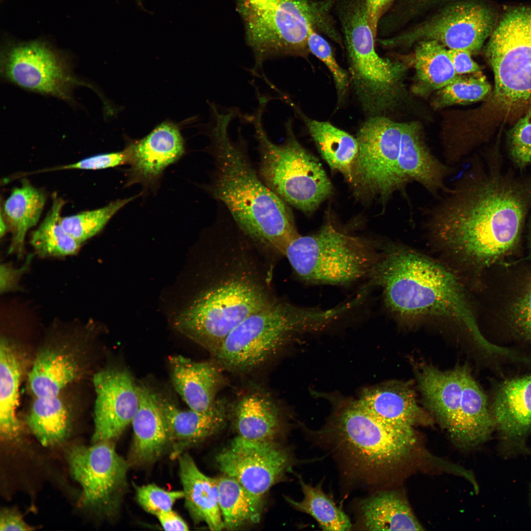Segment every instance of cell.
<instances>
[{
    "mask_svg": "<svg viewBox=\"0 0 531 531\" xmlns=\"http://www.w3.org/2000/svg\"><path fill=\"white\" fill-rule=\"evenodd\" d=\"M455 181L427 211V228L437 243L462 261L488 264L517 242L531 206V178L472 165Z\"/></svg>",
    "mask_w": 531,
    "mask_h": 531,
    "instance_id": "obj_1",
    "label": "cell"
},
{
    "mask_svg": "<svg viewBox=\"0 0 531 531\" xmlns=\"http://www.w3.org/2000/svg\"><path fill=\"white\" fill-rule=\"evenodd\" d=\"M214 256L208 283L174 319V328L215 355L229 334L247 317L276 300L272 266L230 217L209 228Z\"/></svg>",
    "mask_w": 531,
    "mask_h": 531,
    "instance_id": "obj_2",
    "label": "cell"
},
{
    "mask_svg": "<svg viewBox=\"0 0 531 531\" xmlns=\"http://www.w3.org/2000/svg\"><path fill=\"white\" fill-rule=\"evenodd\" d=\"M211 112L206 150L212 158L213 169L205 189L248 237L284 255L289 243L299 235L290 208L254 168L240 129L236 141L230 139L228 129L236 112L214 108Z\"/></svg>",
    "mask_w": 531,
    "mask_h": 531,
    "instance_id": "obj_3",
    "label": "cell"
},
{
    "mask_svg": "<svg viewBox=\"0 0 531 531\" xmlns=\"http://www.w3.org/2000/svg\"><path fill=\"white\" fill-rule=\"evenodd\" d=\"M381 251L370 283L382 287L385 305L401 318L436 316L464 325L481 348L490 342L480 333L465 294L441 265L407 248L389 244Z\"/></svg>",
    "mask_w": 531,
    "mask_h": 531,
    "instance_id": "obj_4",
    "label": "cell"
},
{
    "mask_svg": "<svg viewBox=\"0 0 531 531\" xmlns=\"http://www.w3.org/2000/svg\"><path fill=\"white\" fill-rule=\"evenodd\" d=\"M335 0H237L256 74L267 59L308 55L310 28L343 47L332 15Z\"/></svg>",
    "mask_w": 531,
    "mask_h": 531,
    "instance_id": "obj_5",
    "label": "cell"
},
{
    "mask_svg": "<svg viewBox=\"0 0 531 531\" xmlns=\"http://www.w3.org/2000/svg\"><path fill=\"white\" fill-rule=\"evenodd\" d=\"M340 314L338 306L324 310L276 299L239 324L214 356L228 371L248 372L274 356L296 334L323 329Z\"/></svg>",
    "mask_w": 531,
    "mask_h": 531,
    "instance_id": "obj_6",
    "label": "cell"
},
{
    "mask_svg": "<svg viewBox=\"0 0 531 531\" xmlns=\"http://www.w3.org/2000/svg\"><path fill=\"white\" fill-rule=\"evenodd\" d=\"M266 103L258 102L248 119L254 127L260 154L258 174L265 184L287 204L305 212L317 208L329 195L332 186L320 163L298 142L292 121L286 122V139L273 143L263 126Z\"/></svg>",
    "mask_w": 531,
    "mask_h": 531,
    "instance_id": "obj_7",
    "label": "cell"
},
{
    "mask_svg": "<svg viewBox=\"0 0 531 531\" xmlns=\"http://www.w3.org/2000/svg\"><path fill=\"white\" fill-rule=\"evenodd\" d=\"M328 428L334 447L355 473L374 481L408 456L416 442L413 428H398L370 415L357 400L338 405Z\"/></svg>",
    "mask_w": 531,
    "mask_h": 531,
    "instance_id": "obj_8",
    "label": "cell"
},
{
    "mask_svg": "<svg viewBox=\"0 0 531 531\" xmlns=\"http://www.w3.org/2000/svg\"><path fill=\"white\" fill-rule=\"evenodd\" d=\"M380 253L369 240L326 224L314 235L295 237L284 256L303 281L343 285L369 279Z\"/></svg>",
    "mask_w": 531,
    "mask_h": 531,
    "instance_id": "obj_9",
    "label": "cell"
},
{
    "mask_svg": "<svg viewBox=\"0 0 531 531\" xmlns=\"http://www.w3.org/2000/svg\"><path fill=\"white\" fill-rule=\"evenodd\" d=\"M486 55L496 100L507 108L531 102V6L507 9L490 35Z\"/></svg>",
    "mask_w": 531,
    "mask_h": 531,
    "instance_id": "obj_10",
    "label": "cell"
},
{
    "mask_svg": "<svg viewBox=\"0 0 531 531\" xmlns=\"http://www.w3.org/2000/svg\"><path fill=\"white\" fill-rule=\"evenodd\" d=\"M376 37L367 27L357 26L344 37L354 89L370 117L380 116L397 99L405 66L380 57Z\"/></svg>",
    "mask_w": 531,
    "mask_h": 531,
    "instance_id": "obj_11",
    "label": "cell"
},
{
    "mask_svg": "<svg viewBox=\"0 0 531 531\" xmlns=\"http://www.w3.org/2000/svg\"><path fill=\"white\" fill-rule=\"evenodd\" d=\"M403 127L382 115L370 117L361 126L352 182L360 190L386 199L405 188L397 170Z\"/></svg>",
    "mask_w": 531,
    "mask_h": 531,
    "instance_id": "obj_12",
    "label": "cell"
},
{
    "mask_svg": "<svg viewBox=\"0 0 531 531\" xmlns=\"http://www.w3.org/2000/svg\"><path fill=\"white\" fill-rule=\"evenodd\" d=\"M223 474L237 481L259 503L267 491L292 468L288 451L271 441L237 436L216 456Z\"/></svg>",
    "mask_w": 531,
    "mask_h": 531,
    "instance_id": "obj_13",
    "label": "cell"
},
{
    "mask_svg": "<svg viewBox=\"0 0 531 531\" xmlns=\"http://www.w3.org/2000/svg\"><path fill=\"white\" fill-rule=\"evenodd\" d=\"M77 445L68 453L71 472L83 488L84 505L98 511H113L126 484L128 464L110 441Z\"/></svg>",
    "mask_w": 531,
    "mask_h": 531,
    "instance_id": "obj_14",
    "label": "cell"
},
{
    "mask_svg": "<svg viewBox=\"0 0 531 531\" xmlns=\"http://www.w3.org/2000/svg\"><path fill=\"white\" fill-rule=\"evenodd\" d=\"M492 9L476 2L452 5L424 24L404 34L383 40L388 46L434 40L451 50L479 51L495 27Z\"/></svg>",
    "mask_w": 531,
    "mask_h": 531,
    "instance_id": "obj_15",
    "label": "cell"
},
{
    "mask_svg": "<svg viewBox=\"0 0 531 531\" xmlns=\"http://www.w3.org/2000/svg\"><path fill=\"white\" fill-rule=\"evenodd\" d=\"M1 60L4 77L31 91L68 100L76 85H85L75 77L64 59L39 41L13 46Z\"/></svg>",
    "mask_w": 531,
    "mask_h": 531,
    "instance_id": "obj_16",
    "label": "cell"
},
{
    "mask_svg": "<svg viewBox=\"0 0 531 531\" xmlns=\"http://www.w3.org/2000/svg\"><path fill=\"white\" fill-rule=\"evenodd\" d=\"M95 391L94 442L118 438L130 424L139 405L138 386L129 372L108 369L93 378Z\"/></svg>",
    "mask_w": 531,
    "mask_h": 531,
    "instance_id": "obj_17",
    "label": "cell"
},
{
    "mask_svg": "<svg viewBox=\"0 0 531 531\" xmlns=\"http://www.w3.org/2000/svg\"><path fill=\"white\" fill-rule=\"evenodd\" d=\"M130 151L129 168L125 171L126 186L139 183L146 190L159 185L165 169L184 154V144L177 127L165 122L140 140L127 146Z\"/></svg>",
    "mask_w": 531,
    "mask_h": 531,
    "instance_id": "obj_18",
    "label": "cell"
},
{
    "mask_svg": "<svg viewBox=\"0 0 531 531\" xmlns=\"http://www.w3.org/2000/svg\"><path fill=\"white\" fill-rule=\"evenodd\" d=\"M490 411L502 451L531 453L526 441L531 435V374L500 384Z\"/></svg>",
    "mask_w": 531,
    "mask_h": 531,
    "instance_id": "obj_19",
    "label": "cell"
},
{
    "mask_svg": "<svg viewBox=\"0 0 531 531\" xmlns=\"http://www.w3.org/2000/svg\"><path fill=\"white\" fill-rule=\"evenodd\" d=\"M158 399L173 458L214 435L225 424L228 413L224 401L216 400L209 410L198 411L190 408L181 410L160 396Z\"/></svg>",
    "mask_w": 531,
    "mask_h": 531,
    "instance_id": "obj_20",
    "label": "cell"
},
{
    "mask_svg": "<svg viewBox=\"0 0 531 531\" xmlns=\"http://www.w3.org/2000/svg\"><path fill=\"white\" fill-rule=\"evenodd\" d=\"M397 170L405 187L416 182L436 195L447 189L445 180L452 172L448 165L431 153L418 126L413 122L403 123Z\"/></svg>",
    "mask_w": 531,
    "mask_h": 531,
    "instance_id": "obj_21",
    "label": "cell"
},
{
    "mask_svg": "<svg viewBox=\"0 0 531 531\" xmlns=\"http://www.w3.org/2000/svg\"><path fill=\"white\" fill-rule=\"evenodd\" d=\"M357 401L373 417L393 427L413 428L428 421L413 390L404 382H389L366 388Z\"/></svg>",
    "mask_w": 531,
    "mask_h": 531,
    "instance_id": "obj_22",
    "label": "cell"
},
{
    "mask_svg": "<svg viewBox=\"0 0 531 531\" xmlns=\"http://www.w3.org/2000/svg\"><path fill=\"white\" fill-rule=\"evenodd\" d=\"M169 363L173 385L189 408L206 411L214 405L223 382L215 364L179 355L170 356Z\"/></svg>",
    "mask_w": 531,
    "mask_h": 531,
    "instance_id": "obj_23",
    "label": "cell"
},
{
    "mask_svg": "<svg viewBox=\"0 0 531 531\" xmlns=\"http://www.w3.org/2000/svg\"><path fill=\"white\" fill-rule=\"evenodd\" d=\"M465 368L442 371L424 364L417 374L419 389L426 407L449 434L455 427L461 404Z\"/></svg>",
    "mask_w": 531,
    "mask_h": 531,
    "instance_id": "obj_24",
    "label": "cell"
},
{
    "mask_svg": "<svg viewBox=\"0 0 531 531\" xmlns=\"http://www.w3.org/2000/svg\"><path fill=\"white\" fill-rule=\"evenodd\" d=\"M139 405L131 424L134 440L131 459L137 464L153 462L169 446L168 435L158 395L149 388L138 386Z\"/></svg>",
    "mask_w": 531,
    "mask_h": 531,
    "instance_id": "obj_25",
    "label": "cell"
},
{
    "mask_svg": "<svg viewBox=\"0 0 531 531\" xmlns=\"http://www.w3.org/2000/svg\"><path fill=\"white\" fill-rule=\"evenodd\" d=\"M494 429V423L485 395L465 367L461 404L455 427L450 435L459 446L470 448L487 441Z\"/></svg>",
    "mask_w": 531,
    "mask_h": 531,
    "instance_id": "obj_26",
    "label": "cell"
},
{
    "mask_svg": "<svg viewBox=\"0 0 531 531\" xmlns=\"http://www.w3.org/2000/svg\"><path fill=\"white\" fill-rule=\"evenodd\" d=\"M179 473L185 503L193 520L204 523L212 531H221L224 524L214 478L204 474L186 453L179 456Z\"/></svg>",
    "mask_w": 531,
    "mask_h": 531,
    "instance_id": "obj_27",
    "label": "cell"
},
{
    "mask_svg": "<svg viewBox=\"0 0 531 531\" xmlns=\"http://www.w3.org/2000/svg\"><path fill=\"white\" fill-rule=\"evenodd\" d=\"M288 102L303 119L323 158L332 169L339 171L352 182L358 152L356 138L328 121L303 116L291 101Z\"/></svg>",
    "mask_w": 531,
    "mask_h": 531,
    "instance_id": "obj_28",
    "label": "cell"
},
{
    "mask_svg": "<svg viewBox=\"0 0 531 531\" xmlns=\"http://www.w3.org/2000/svg\"><path fill=\"white\" fill-rule=\"evenodd\" d=\"M362 523L371 531H422L406 501L397 493L383 492L370 496L360 505Z\"/></svg>",
    "mask_w": 531,
    "mask_h": 531,
    "instance_id": "obj_29",
    "label": "cell"
},
{
    "mask_svg": "<svg viewBox=\"0 0 531 531\" xmlns=\"http://www.w3.org/2000/svg\"><path fill=\"white\" fill-rule=\"evenodd\" d=\"M80 371L79 363L71 355L46 350L35 359L29 375L30 386L35 397L59 396Z\"/></svg>",
    "mask_w": 531,
    "mask_h": 531,
    "instance_id": "obj_30",
    "label": "cell"
},
{
    "mask_svg": "<svg viewBox=\"0 0 531 531\" xmlns=\"http://www.w3.org/2000/svg\"><path fill=\"white\" fill-rule=\"evenodd\" d=\"M238 436L254 441L273 440L280 427L278 410L270 398L255 392L241 398L235 411Z\"/></svg>",
    "mask_w": 531,
    "mask_h": 531,
    "instance_id": "obj_31",
    "label": "cell"
},
{
    "mask_svg": "<svg viewBox=\"0 0 531 531\" xmlns=\"http://www.w3.org/2000/svg\"><path fill=\"white\" fill-rule=\"evenodd\" d=\"M21 367L16 351L5 338L0 344V433L3 439L16 438L20 426L16 411L19 404Z\"/></svg>",
    "mask_w": 531,
    "mask_h": 531,
    "instance_id": "obj_32",
    "label": "cell"
},
{
    "mask_svg": "<svg viewBox=\"0 0 531 531\" xmlns=\"http://www.w3.org/2000/svg\"><path fill=\"white\" fill-rule=\"evenodd\" d=\"M45 200L43 192L28 181L12 190L4 204V213L13 233L9 253L22 254L26 233L37 223Z\"/></svg>",
    "mask_w": 531,
    "mask_h": 531,
    "instance_id": "obj_33",
    "label": "cell"
},
{
    "mask_svg": "<svg viewBox=\"0 0 531 531\" xmlns=\"http://www.w3.org/2000/svg\"><path fill=\"white\" fill-rule=\"evenodd\" d=\"M415 84L414 91L424 94L438 90L457 75L448 50L434 40L418 42L414 53Z\"/></svg>",
    "mask_w": 531,
    "mask_h": 531,
    "instance_id": "obj_34",
    "label": "cell"
},
{
    "mask_svg": "<svg viewBox=\"0 0 531 531\" xmlns=\"http://www.w3.org/2000/svg\"><path fill=\"white\" fill-rule=\"evenodd\" d=\"M214 479L224 529L236 530L259 521L262 504L258 502L237 481L225 474Z\"/></svg>",
    "mask_w": 531,
    "mask_h": 531,
    "instance_id": "obj_35",
    "label": "cell"
},
{
    "mask_svg": "<svg viewBox=\"0 0 531 531\" xmlns=\"http://www.w3.org/2000/svg\"><path fill=\"white\" fill-rule=\"evenodd\" d=\"M27 422L38 440L46 446L64 441L70 426L68 411L59 396L35 397Z\"/></svg>",
    "mask_w": 531,
    "mask_h": 531,
    "instance_id": "obj_36",
    "label": "cell"
},
{
    "mask_svg": "<svg viewBox=\"0 0 531 531\" xmlns=\"http://www.w3.org/2000/svg\"><path fill=\"white\" fill-rule=\"evenodd\" d=\"M64 203L55 194L50 210L31 234L30 243L40 257L72 255L80 247L81 244L66 232L61 225L60 214Z\"/></svg>",
    "mask_w": 531,
    "mask_h": 531,
    "instance_id": "obj_37",
    "label": "cell"
},
{
    "mask_svg": "<svg viewBox=\"0 0 531 531\" xmlns=\"http://www.w3.org/2000/svg\"><path fill=\"white\" fill-rule=\"evenodd\" d=\"M303 497L300 501L286 497L287 502L299 511L312 516L324 531H349L352 525L348 516L337 507L332 497L323 490L322 484L315 486L298 478Z\"/></svg>",
    "mask_w": 531,
    "mask_h": 531,
    "instance_id": "obj_38",
    "label": "cell"
},
{
    "mask_svg": "<svg viewBox=\"0 0 531 531\" xmlns=\"http://www.w3.org/2000/svg\"><path fill=\"white\" fill-rule=\"evenodd\" d=\"M136 197L118 199L99 208L61 217V225L66 232L82 244L100 232L118 211Z\"/></svg>",
    "mask_w": 531,
    "mask_h": 531,
    "instance_id": "obj_39",
    "label": "cell"
},
{
    "mask_svg": "<svg viewBox=\"0 0 531 531\" xmlns=\"http://www.w3.org/2000/svg\"><path fill=\"white\" fill-rule=\"evenodd\" d=\"M491 87L480 72L458 75L438 90L434 102L437 108L475 102L485 98Z\"/></svg>",
    "mask_w": 531,
    "mask_h": 531,
    "instance_id": "obj_40",
    "label": "cell"
},
{
    "mask_svg": "<svg viewBox=\"0 0 531 531\" xmlns=\"http://www.w3.org/2000/svg\"><path fill=\"white\" fill-rule=\"evenodd\" d=\"M308 47L309 51L321 60L330 71L334 81L338 98L339 100H341L345 95L348 88V76L336 61L330 46L318 32L310 28Z\"/></svg>",
    "mask_w": 531,
    "mask_h": 531,
    "instance_id": "obj_41",
    "label": "cell"
},
{
    "mask_svg": "<svg viewBox=\"0 0 531 531\" xmlns=\"http://www.w3.org/2000/svg\"><path fill=\"white\" fill-rule=\"evenodd\" d=\"M508 144L511 159L518 167L531 165V110L509 131Z\"/></svg>",
    "mask_w": 531,
    "mask_h": 531,
    "instance_id": "obj_42",
    "label": "cell"
},
{
    "mask_svg": "<svg viewBox=\"0 0 531 531\" xmlns=\"http://www.w3.org/2000/svg\"><path fill=\"white\" fill-rule=\"evenodd\" d=\"M182 491H167L154 484L139 487L137 497L139 503L147 512L157 515L172 509L178 500L184 498Z\"/></svg>",
    "mask_w": 531,
    "mask_h": 531,
    "instance_id": "obj_43",
    "label": "cell"
},
{
    "mask_svg": "<svg viewBox=\"0 0 531 531\" xmlns=\"http://www.w3.org/2000/svg\"><path fill=\"white\" fill-rule=\"evenodd\" d=\"M130 151L127 146L123 150L98 154L76 163L60 166L56 169L100 170L129 164Z\"/></svg>",
    "mask_w": 531,
    "mask_h": 531,
    "instance_id": "obj_44",
    "label": "cell"
},
{
    "mask_svg": "<svg viewBox=\"0 0 531 531\" xmlns=\"http://www.w3.org/2000/svg\"><path fill=\"white\" fill-rule=\"evenodd\" d=\"M513 320L517 329L531 341V288L517 302L513 310Z\"/></svg>",
    "mask_w": 531,
    "mask_h": 531,
    "instance_id": "obj_45",
    "label": "cell"
},
{
    "mask_svg": "<svg viewBox=\"0 0 531 531\" xmlns=\"http://www.w3.org/2000/svg\"><path fill=\"white\" fill-rule=\"evenodd\" d=\"M448 54L457 75L473 74L481 71L480 66L472 58V53L464 50H448Z\"/></svg>",
    "mask_w": 531,
    "mask_h": 531,
    "instance_id": "obj_46",
    "label": "cell"
},
{
    "mask_svg": "<svg viewBox=\"0 0 531 531\" xmlns=\"http://www.w3.org/2000/svg\"><path fill=\"white\" fill-rule=\"evenodd\" d=\"M32 255L28 256L26 264L20 268H14L6 264L0 266V292L5 293L14 289L20 275L27 267Z\"/></svg>",
    "mask_w": 531,
    "mask_h": 531,
    "instance_id": "obj_47",
    "label": "cell"
},
{
    "mask_svg": "<svg viewBox=\"0 0 531 531\" xmlns=\"http://www.w3.org/2000/svg\"><path fill=\"white\" fill-rule=\"evenodd\" d=\"M392 0H367L368 22L376 37L379 22Z\"/></svg>",
    "mask_w": 531,
    "mask_h": 531,
    "instance_id": "obj_48",
    "label": "cell"
},
{
    "mask_svg": "<svg viewBox=\"0 0 531 531\" xmlns=\"http://www.w3.org/2000/svg\"><path fill=\"white\" fill-rule=\"evenodd\" d=\"M32 529L27 524L21 515L15 511L4 510L1 513L0 530L30 531Z\"/></svg>",
    "mask_w": 531,
    "mask_h": 531,
    "instance_id": "obj_49",
    "label": "cell"
},
{
    "mask_svg": "<svg viewBox=\"0 0 531 531\" xmlns=\"http://www.w3.org/2000/svg\"><path fill=\"white\" fill-rule=\"evenodd\" d=\"M162 528L166 531H188L186 522L172 509L156 515Z\"/></svg>",
    "mask_w": 531,
    "mask_h": 531,
    "instance_id": "obj_50",
    "label": "cell"
},
{
    "mask_svg": "<svg viewBox=\"0 0 531 531\" xmlns=\"http://www.w3.org/2000/svg\"><path fill=\"white\" fill-rule=\"evenodd\" d=\"M0 236L2 237L5 233L7 230L6 224L3 220L2 216L0 215Z\"/></svg>",
    "mask_w": 531,
    "mask_h": 531,
    "instance_id": "obj_51",
    "label": "cell"
},
{
    "mask_svg": "<svg viewBox=\"0 0 531 531\" xmlns=\"http://www.w3.org/2000/svg\"><path fill=\"white\" fill-rule=\"evenodd\" d=\"M530 501H531V488H530Z\"/></svg>",
    "mask_w": 531,
    "mask_h": 531,
    "instance_id": "obj_52",
    "label": "cell"
},
{
    "mask_svg": "<svg viewBox=\"0 0 531 531\" xmlns=\"http://www.w3.org/2000/svg\"></svg>",
    "mask_w": 531,
    "mask_h": 531,
    "instance_id": "obj_53",
    "label": "cell"
},
{
    "mask_svg": "<svg viewBox=\"0 0 531 531\" xmlns=\"http://www.w3.org/2000/svg\"><path fill=\"white\" fill-rule=\"evenodd\" d=\"M138 0V2H140V1H141L140 0Z\"/></svg>",
    "mask_w": 531,
    "mask_h": 531,
    "instance_id": "obj_54",
    "label": "cell"
}]
</instances>
